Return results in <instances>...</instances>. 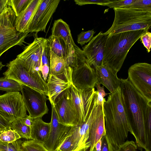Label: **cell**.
Listing matches in <instances>:
<instances>
[{"mask_svg": "<svg viewBox=\"0 0 151 151\" xmlns=\"http://www.w3.org/2000/svg\"><path fill=\"white\" fill-rule=\"evenodd\" d=\"M94 69L98 82L111 93H114L119 87L120 79L118 77L117 72L104 65L96 67Z\"/></svg>", "mask_w": 151, "mask_h": 151, "instance_id": "cell-19", "label": "cell"}, {"mask_svg": "<svg viewBox=\"0 0 151 151\" xmlns=\"http://www.w3.org/2000/svg\"><path fill=\"white\" fill-rule=\"evenodd\" d=\"M5 66L4 65L2 64V62L0 61V70L2 69V68Z\"/></svg>", "mask_w": 151, "mask_h": 151, "instance_id": "cell-45", "label": "cell"}, {"mask_svg": "<svg viewBox=\"0 0 151 151\" xmlns=\"http://www.w3.org/2000/svg\"><path fill=\"white\" fill-rule=\"evenodd\" d=\"M101 139L96 143L93 151H101Z\"/></svg>", "mask_w": 151, "mask_h": 151, "instance_id": "cell-44", "label": "cell"}, {"mask_svg": "<svg viewBox=\"0 0 151 151\" xmlns=\"http://www.w3.org/2000/svg\"><path fill=\"white\" fill-rule=\"evenodd\" d=\"M109 94L103 105L105 136L117 150L127 138L128 132L132 133V130L120 88Z\"/></svg>", "mask_w": 151, "mask_h": 151, "instance_id": "cell-2", "label": "cell"}, {"mask_svg": "<svg viewBox=\"0 0 151 151\" xmlns=\"http://www.w3.org/2000/svg\"><path fill=\"white\" fill-rule=\"evenodd\" d=\"M50 123L44 122L41 118L33 119L31 127V139L43 145L48 137Z\"/></svg>", "mask_w": 151, "mask_h": 151, "instance_id": "cell-22", "label": "cell"}, {"mask_svg": "<svg viewBox=\"0 0 151 151\" xmlns=\"http://www.w3.org/2000/svg\"><path fill=\"white\" fill-rule=\"evenodd\" d=\"M31 0H8V5L10 6L16 17L26 8Z\"/></svg>", "mask_w": 151, "mask_h": 151, "instance_id": "cell-28", "label": "cell"}, {"mask_svg": "<svg viewBox=\"0 0 151 151\" xmlns=\"http://www.w3.org/2000/svg\"><path fill=\"white\" fill-rule=\"evenodd\" d=\"M23 122L27 126L31 127L32 124L33 119L29 115H28L22 119Z\"/></svg>", "mask_w": 151, "mask_h": 151, "instance_id": "cell-42", "label": "cell"}, {"mask_svg": "<svg viewBox=\"0 0 151 151\" xmlns=\"http://www.w3.org/2000/svg\"><path fill=\"white\" fill-rule=\"evenodd\" d=\"M53 104L60 123L72 127L80 124L71 97L70 87L58 95Z\"/></svg>", "mask_w": 151, "mask_h": 151, "instance_id": "cell-11", "label": "cell"}, {"mask_svg": "<svg viewBox=\"0 0 151 151\" xmlns=\"http://www.w3.org/2000/svg\"><path fill=\"white\" fill-rule=\"evenodd\" d=\"M101 139V151H117L107 140L105 135Z\"/></svg>", "mask_w": 151, "mask_h": 151, "instance_id": "cell-39", "label": "cell"}, {"mask_svg": "<svg viewBox=\"0 0 151 151\" xmlns=\"http://www.w3.org/2000/svg\"><path fill=\"white\" fill-rule=\"evenodd\" d=\"M108 35L100 32L83 47L86 63L92 67L103 65L106 43Z\"/></svg>", "mask_w": 151, "mask_h": 151, "instance_id": "cell-15", "label": "cell"}, {"mask_svg": "<svg viewBox=\"0 0 151 151\" xmlns=\"http://www.w3.org/2000/svg\"><path fill=\"white\" fill-rule=\"evenodd\" d=\"M97 89V98L96 100L98 104L103 105L106 100L104 97L108 94L106 93L104 90V86H101V84L98 82L95 86Z\"/></svg>", "mask_w": 151, "mask_h": 151, "instance_id": "cell-34", "label": "cell"}, {"mask_svg": "<svg viewBox=\"0 0 151 151\" xmlns=\"http://www.w3.org/2000/svg\"><path fill=\"white\" fill-rule=\"evenodd\" d=\"M71 97L80 124L84 122L93 104L96 91L93 88L81 90L73 83L70 87Z\"/></svg>", "mask_w": 151, "mask_h": 151, "instance_id": "cell-13", "label": "cell"}, {"mask_svg": "<svg viewBox=\"0 0 151 151\" xmlns=\"http://www.w3.org/2000/svg\"><path fill=\"white\" fill-rule=\"evenodd\" d=\"M128 79L133 86L149 102H151V65L138 63L128 70Z\"/></svg>", "mask_w": 151, "mask_h": 151, "instance_id": "cell-9", "label": "cell"}, {"mask_svg": "<svg viewBox=\"0 0 151 151\" xmlns=\"http://www.w3.org/2000/svg\"><path fill=\"white\" fill-rule=\"evenodd\" d=\"M47 45L49 50L56 55L64 59L67 57L68 49L61 37L51 35L47 39Z\"/></svg>", "mask_w": 151, "mask_h": 151, "instance_id": "cell-23", "label": "cell"}, {"mask_svg": "<svg viewBox=\"0 0 151 151\" xmlns=\"http://www.w3.org/2000/svg\"><path fill=\"white\" fill-rule=\"evenodd\" d=\"M48 56L50 63V73L57 75L62 73L67 67L65 59L54 54L48 48Z\"/></svg>", "mask_w": 151, "mask_h": 151, "instance_id": "cell-24", "label": "cell"}, {"mask_svg": "<svg viewBox=\"0 0 151 151\" xmlns=\"http://www.w3.org/2000/svg\"><path fill=\"white\" fill-rule=\"evenodd\" d=\"M114 18L111 27L105 33L111 35L140 30H148L151 26V12L130 8L114 9Z\"/></svg>", "mask_w": 151, "mask_h": 151, "instance_id": "cell-4", "label": "cell"}, {"mask_svg": "<svg viewBox=\"0 0 151 151\" xmlns=\"http://www.w3.org/2000/svg\"><path fill=\"white\" fill-rule=\"evenodd\" d=\"M40 71L42 75V77L44 80L46 82L48 73L50 71V65H42L40 68Z\"/></svg>", "mask_w": 151, "mask_h": 151, "instance_id": "cell-41", "label": "cell"}, {"mask_svg": "<svg viewBox=\"0 0 151 151\" xmlns=\"http://www.w3.org/2000/svg\"><path fill=\"white\" fill-rule=\"evenodd\" d=\"M123 95L127 114L135 139V143L141 151H151V142L147 137L146 130V119L150 102L133 86L128 78L120 79L119 86Z\"/></svg>", "mask_w": 151, "mask_h": 151, "instance_id": "cell-1", "label": "cell"}, {"mask_svg": "<svg viewBox=\"0 0 151 151\" xmlns=\"http://www.w3.org/2000/svg\"><path fill=\"white\" fill-rule=\"evenodd\" d=\"M140 38L144 46L146 48L148 52L150 50L151 47V33L148 31L142 34Z\"/></svg>", "mask_w": 151, "mask_h": 151, "instance_id": "cell-38", "label": "cell"}, {"mask_svg": "<svg viewBox=\"0 0 151 151\" xmlns=\"http://www.w3.org/2000/svg\"><path fill=\"white\" fill-rule=\"evenodd\" d=\"M95 33L93 30L81 32L78 36L77 43L81 46L84 45L92 39Z\"/></svg>", "mask_w": 151, "mask_h": 151, "instance_id": "cell-32", "label": "cell"}, {"mask_svg": "<svg viewBox=\"0 0 151 151\" xmlns=\"http://www.w3.org/2000/svg\"><path fill=\"white\" fill-rule=\"evenodd\" d=\"M53 102L52 107L51 118L50 132L45 143L43 145L49 151H56L69 134L72 126L60 123Z\"/></svg>", "mask_w": 151, "mask_h": 151, "instance_id": "cell-16", "label": "cell"}, {"mask_svg": "<svg viewBox=\"0 0 151 151\" xmlns=\"http://www.w3.org/2000/svg\"><path fill=\"white\" fill-rule=\"evenodd\" d=\"M135 0H112L106 6L110 8H117L128 5L134 1Z\"/></svg>", "mask_w": 151, "mask_h": 151, "instance_id": "cell-37", "label": "cell"}, {"mask_svg": "<svg viewBox=\"0 0 151 151\" xmlns=\"http://www.w3.org/2000/svg\"><path fill=\"white\" fill-rule=\"evenodd\" d=\"M109 0H75V4L79 6H83L89 4H96L98 5L106 6L112 1Z\"/></svg>", "mask_w": 151, "mask_h": 151, "instance_id": "cell-33", "label": "cell"}, {"mask_svg": "<svg viewBox=\"0 0 151 151\" xmlns=\"http://www.w3.org/2000/svg\"><path fill=\"white\" fill-rule=\"evenodd\" d=\"M73 150L72 141L68 134L56 151H73Z\"/></svg>", "mask_w": 151, "mask_h": 151, "instance_id": "cell-36", "label": "cell"}, {"mask_svg": "<svg viewBox=\"0 0 151 151\" xmlns=\"http://www.w3.org/2000/svg\"><path fill=\"white\" fill-rule=\"evenodd\" d=\"M137 148L134 141L127 140L119 146L117 151H137Z\"/></svg>", "mask_w": 151, "mask_h": 151, "instance_id": "cell-35", "label": "cell"}, {"mask_svg": "<svg viewBox=\"0 0 151 151\" xmlns=\"http://www.w3.org/2000/svg\"><path fill=\"white\" fill-rule=\"evenodd\" d=\"M147 31L142 29L108 35L103 64L118 72L130 48L142 35Z\"/></svg>", "mask_w": 151, "mask_h": 151, "instance_id": "cell-3", "label": "cell"}, {"mask_svg": "<svg viewBox=\"0 0 151 151\" xmlns=\"http://www.w3.org/2000/svg\"><path fill=\"white\" fill-rule=\"evenodd\" d=\"M47 42V39L36 37L32 43L25 47L22 53L17 55V57L28 72L33 73L40 71Z\"/></svg>", "mask_w": 151, "mask_h": 151, "instance_id": "cell-10", "label": "cell"}, {"mask_svg": "<svg viewBox=\"0 0 151 151\" xmlns=\"http://www.w3.org/2000/svg\"><path fill=\"white\" fill-rule=\"evenodd\" d=\"M22 94L19 92L0 95V115L11 124L27 116Z\"/></svg>", "mask_w": 151, "mask_h": 151, "instance_id": "cell-8", "label": "cell"}, {"mask_svg": "<svg viewBox=\"0 0 151 151\" xmlns=\"http://www.w3.org/2000/svg\"><path fill=\"white\" fill-rule=\"evenodd\" d=\"M21 84L13 79L0 78V90L7 92L21 91Z\"/></svg>", "mask_w": 151, "mask_h": 151, "instance_id": "cell-26", "label": "cell"}, {"mask_svg": "<svg viewBox=\"0 0 151 151\" xmlns=\"http://www.w3.org/2000/svg\"><path fill=\"white\" fill-rule=\"evenodd\" d=\"M73 68L67 67L62 73L52 75L50 73L47 83L48 89V100L50 103H54L58 95L70 86L72 84Z\"/></svg>", "mask_w": 151, "mask_h": 151, "instance_id": "cell-18", "label": "cell"}, {"mask_svg": "<svg viewBox=\"0 0 151 151\" xmlns=\"http://www.w3.org/2000/svg\"><path fill=\"white\" fill-rule=\"evenodd\" d=\"M42 1L31 0L25 9L16 17L15 27L18 31L22 33L29 32V25Z\"/></svg>", "mask_w": 151, "mask_h": 151, "instance_id": "cell-20", "label": "cell"}, {"mask_svg": "<svg viewBox=\"0 0 151 151\" xmlns=\"http://www.w3.org/2000/svg\"></svg>", "mask_w": 151, "mask_h": 151, "instance_id": "cell-46", "label": "cell"}, {"mask_svg": "<svg viewBox=\"0 0 151 151\" xmlns=\"http://www.w3.org/2000/svg\"><path fill=\"white\" fill-rule=\"evenodd\" d=\"M21 138L14 130L12 129L0 132V141L6 143H11Z\"/></svg>", "mask_w": 151, "mask_h": 151, "instance_id": "cell-29", "label": "cell"}, {"mask_svg": "<svg viewBox=\"0 0 151 151\" xmlns=\"http://www.w3.org/2000/svg\"><path fill=\"white\" fill-rule=\"evenodd\" d=\"M23 142L20 139L9 143L0 141V151H22L21 144Z\"/></svg>", "mask_w": 151, "mask_h": 151, "instance_id": "cell-31", "label": "cell"}, {"mask_svg": "<svg viewBox=\"0 0 151 151\" xmlns=\"http://www.w3.org/2000/svg\"><path fill=\"white\" fill-rule=\"evenodd\" d=\"M11 124L8 122L0 115V131L12 129Z\"/></svg>", "mask_w": 151, "mask_h": 151, "instance_id": "cell-40", "label": "cell"}, {"mask_svg": "<svg viewBox=\"0 0 151 151\" xmlns=\"http://www.w3.org/2000/svg\"><path fill=\"white\" fill-rule=\"evenodd\" d=\"M8 0H0V15L8 5Z\"/></svg>", "mask_w": 151, "mask_h": 151, "instance_id": "cell-43", "label": "cell"}, {"mask_svg": "<svg viewBox=\"0 0 151 151\" xmlns=\"http://www.w3.org/2000/svg\"><path fill=\"white\" fill-rule=\"evenodd\" d=\"M122 8H130L151 12V0H135L132 3Z\"/></svg>", "mask_w": 151, "mask_h": 151, "instance_id": "cell-30", "label": "cell"}, {"mask_svg": "<svg viewBox=\"0 0 151 151\" xmlns=\"http://www.w3.org/2000/svg\"><path fill=\"white\" fill-rule=\"evenodd\" d=\"M11 129L15 131L21 138L31 139V127L24 123L22 119H17L11 123Z\"/></svg>", "mask_w": 151, "mask_h": 151, "instance_id": "cell-25", "label": "cell"}, {"mask_svg": "<svg viewBox=\"0 0 151 151\" xmlns=\"http://www.w3.org/2000/svg\"><path fill=\"white\" fill-rule=\"evenodd\" d=\"M73 84L81 90L93 88L98 82L95 69L86 62H80L73 68Z\"/></svg>", "mask_w": 151, "mask_h": 151, "instance_id": "cell-17", "label": "cell"}, {"mask_svg": "<svg viewBox=\"0 0 151 151\" xmlns=\"http://www.w3.org/2000/svg\"><path fill=\"white\" fill-rule=\"evenodd\" d=\"M16 15L9 6L0 15V57L15 45L21 46L28 35V32L18 31L15 27Z\"/></svg>", "mask_w": 151, "mask_h": 151, "instance_id": "cell-6", "label": "cell"}, {"mask_svg": "<svg viewBox=\"0 0 151 151\" xmlns=\"http://www.w3.org/2000/svg\"><path fill=\"white\" fill-rule=\"evenodd\" d=\"M97 96V93L85 121L71 127L69 135L72 141L73 151H93L98 142L93 128Z\"/></svg>", "mask_w": 151, "mask_h": 151, "instance_id": "cell-5", "label": "cell"}, {"mask_svg": "<svg viewBox=\"0 0 151 151\" xmlns=\"http://www.w3.org/2000/svg\"><path fill=\"white\" fill-rule=\"evenodd\" d=\"M21 148L22 151H49L43 145L31 139L23 142Z\"/></svg>", "mask_w": 151, "mask_h": 151, "instance_id": "cell-27", "label": "cell"}, {"mask_svg": "<svg viewBox=\"0 0 151 151\" xmlns=\"http://www.w3.org/2000/svg\"><path fill=\"white\" fill-rule=\"evenodd\" d=\"M7 70L3 73L4 77L14 80L48 96L47 83L43 79L40 71L32 73L25 68L17 57L6 65Z\"/></svg>", "mask_w": 151, "mask_h": 151, "instance_id": "cell-7", "label": "cell"}, {"mask_svg": "<svg viewBox=\"0 0 151 151\" xmlns=\"http://www.w3.org/2000/svg\"><path fill=\"white\" fill-rule=\"evenodd\" d=\"M21 91L27 111L33 119L42 118L48 113L47 96L25 85L21 84Z\"/></svg>", "mask_w": 151, "mask_h": 151, "instance_id": "cell-12", "label": "cell"}, {"mask_svg": "<svg viewBox=\"0 0 151 151\" xmlns=\"http://www.w3.org/2000/svg\"><path fill=\"white\" fill-rule=\"evenodd\" d=\"M51 30L52 35L60 37L64 41L68 47V54L79 48L73 41L69 25L62 19L54 21Z\"/></svg>", "mask_w": 151, "mask_h": 151, "instance_id": "cell-21", "label": "cell"}, {"mask_svg": "<svg viewBox=\"0 0 151 151\" xmlns=\"http://www.w3.org/2000/svg\"><path fill=\"white\" fill-rule=\"evenodd\" d=\"M60 0H42L29 25L28 32H46L47 25L55 12Z\"/></svg>", "mask_w": 151, "mask_h": 151, "instance_id": "cell-14", "label": "cell"}]
</instances>
